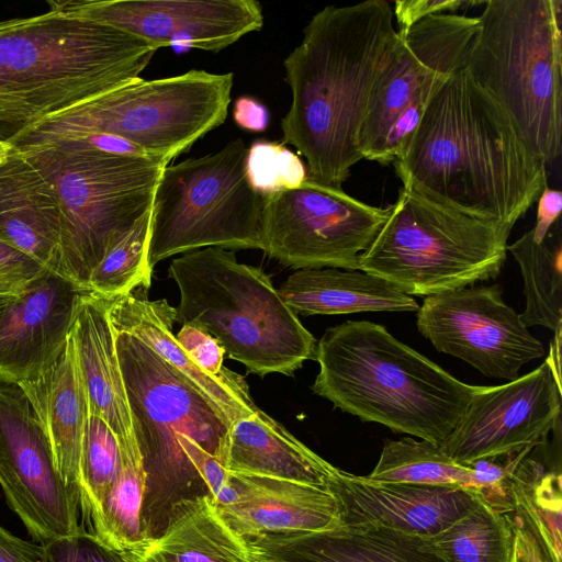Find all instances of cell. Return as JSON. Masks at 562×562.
<instances>
[{"label": "cell", "mask_w": 562, "mask_h": 562, "mask_svg": "<svg viewBox=\"0 0 562 562\" xmlns=\"http://www.w3.org/2000/svg\"><path fill=\"white\" fill-rule=\"evenodd\" d=\"M392 164L403 188L510 229L547 186L546 164L463 65L435 90Z\"/></svg>", "instance_id": "obj_1"}, {"label": "cell", "mask_w": 562, "mask_h": 562, "mask_svg": "<svg viewBox=\"0 0 562 562\" xmlns=\"http://www.w3.org/2000/svg\"><path fill=\"white\" fill-rule=\"evenodd\" d=\"M391 3L327 5L308 21L283 61L291 104L282 144L306 159L307 177L341 188L362 160L359 134L372 85L396 36Z\"/></svg>", "instance_id": "obj_2"}, {"label": "cell", "mask_w": 562, "mask_h": 562, "mask_svg": "<svg viewBox=\"0 0 562 562\" xmlns=\"http://www.w3.org/2000/svg\"><path fill=\"white\" fill-rule=\"evenodd\" d=\"M313 393L363 422L441 445L480 386L467 384L387 329L348 321L316 345Z\"/></svg>", "instance_id": "obj_3"}, {"label": "cell", "mask_w": 562, "mask_h": 562, "mask_svg": "<svg viewBox=\"0 0 562 562\" xmlns=\"http://www.w3.org/2000/svg\"><path fill=\"white\" fill-rule=\"evenodd\" d=\"M114 334L145 472L142 533L155 538L195 502L212 498L182 438L195 440L224 467L232 423L145 342L126 331Z\"/></svg>", "instance_id": "obj_4"}, {"label": "cell", "mask_w": 562, "mask_h": 562, "mask_svg": "<svg viewBox=\"0 0 562 562\" xmlns=\"http://www.w3.org/2000/svg\"><path fill=\"white\" fill-rule=\"evenodd\" d=\"M179 290L176 322L202 328L248 372L292 375L315 360L317 341L284 303L270 277L234 251L205 247L173 259Z\"/></svg>", "instance_id": "obj_5"}, {"label": "cell", "mask_w": 562, "mask_h": 562, "mask_svg": "<svg viewBox=\"0 0 562 562\" xmlns=\"http://www.w3.org/2000/svg\"><path fill=\"white\" fill-rule=\"evenodd\" d=\"M463 68L546 165L561 154L560 0H490Z\"/></svg>", "instance_id": "obj_6"}, {"label": "cell", "mask_w": 562, "mask_h": 562, "mask_svg": "<svg viewBox=\"0 0 562 562\" xmlns=\"http://www.w3.org/2000/svg\"><path fill=\"white\" fill-rule=\"evenodd\" d=\"M53 188L59 210L57 274L89 292L106 250L151 209L168 164L67 140L12 144Z\"/></svg>", "instance_id": "obj_7"}, {"label": "cell", "mask_w": 562, "mask_h": 562, "mask_svg": "<svg viewBox=\"0 0 562 562\" xmlns=\"http://www.w3.org/2000/svg\"><path fill=\"white\" fill-rule=\"evenodd\" d=\"M233 85V72L196 69L151 80L139 77L52 111L8 140L101 134L121 138L145 156L168 164L225 122Z\"/></svg>", "instance_id": "obj_8"}, {"label": "cell", "mask_w": 562, "mask_h": 562, "mask_svg": "<svg viewBox=\"0 0 562 562\" xmlns=\"http://www.w3.org/2000/svg\"><path fill=\"white\" fill-rule=\"evenodd\" d=\"M156 52L122 30L49 8L0 21V91L66 106L139 78Z\"/></svg>", "instance_id": "obj_9"}, {"label": "cell", "mask_w": 562, "mask_h": 562, "mask_svg": "<svg viewBox=\"0 0 562 562\" xmlns=\"http://www.w3.org/2000/svg\"><path fill=\"white\" fill-rule=\"evenodd\" d=\"M512 229L476 218L401 188L358 269L411 296H429L494 279Z\"/></svg>", "instance_id": "obj_10"}, {"label": "cell", "mask_w": 562, "mask_h": 562, "mask_svg": "<svg viewBox=\"0 0 562 562\" xmlns=\"http://www.w3.org/2000/svg\"><path fill=\"white\" fill-rule=\"evenodd\" d=\"M241 138L162 169L153 203L148 265L205 247L261 249L263 195L247 178Z\"/></svg>", "instance_id": "obj_11"}, {"label": "cell", "mask_w": 562, "mask_h": 562, "mask_svg": "<svg viewBox=\"0 0 562 562\" xmlns=\"http://www.w3.org/2000/svg\"><path fill=\"white\" fill-rule=\"evenodd\" d=\"M477 16L442 13L396 33L374 78L359 134L363 159L392 164L439 85L463 65Z\"/></svg>", "instance_id": "obj_12"}, {"label": "cell", "mask_w": 562, "mask_h": 562, "mask_svg": "<svg viewBox=\"0 0 562 562\" xmlns=\"http://www.w3.org/2000/svg\"><path fill=\"white\" fill-rule=\"evenodd\" d=\"M389 214L390 205L367 204L307 177L299 188L263 196L261 250L296 270H359Z\"/></svg>", "instance_id": "obj_13"}, {"label": "cell", "mask_w": 562, "mask_h": 562, "mask_svg": "<svg viewBox=\"0 0 562 562\" xmlns=\"http://www.w3.org/2000/svg\"><path fill=\"white\" fill-rule=\"evenodd\" d=\"M561 330L544 362L497 386H480L440 445L457 463L494 458L543 443L561 424Z\"/></svg>", "instance_id": "obj_14"}, {"label": "cell", "mask_w": 562, "mask_h": 562, "mask_svg": "<svg viewBox=\"0 0 562 562\" xmlns=\"http://www.w3.org/2000/svg\"><path fill=\"white\" fill-rule=\"evenodd\" d=\"M498 284L465 286L426 296L418 331L440 352L459 358L488 378L515 380L528 362L544 356Z\"/></svg>", "instance_id": "obj_15"}, {"label": "cell", "mask_w": 562, "mask_h": 562, "mask_svg": "<svg viewBox=\"0 0 562 562\" xmlns=\"http://www.w3.org/2000/svg\"><path fill=\"white\" fill-rule=\"evenodd\" d=\"M0 485L42 544L75 535L79 501L63 481L47 435L20 385L0 381Z\"/></svg>", "instance_id": "obj_16"}, {"label": "cell", "mask_w": 562, "mask_h": 562, "mask_svg": "<svg viewBox=\"0 0 562 562\" xmlns=\"http://www.w3.org/2000/svg\"><path fill=\"white\" fill-rule=\"evenodd\" d=\"M47 4L122 30L157 49L184 43L217 53L263 25L256 0H49Z\"/></svg>", "instance_id": "obj_17"}, {"label": "cell", "mask_w": 562, "mask_h": 562, "mask_svg": "<svg viewBox=\"0 0 562 562\" xmlns=\"http://www.w3.org/2000/svg\"><path fill=\"white\" fill-rule=\"evenodd\" d=\"M335 496L341 526L379 527L432 538L481 502L458 486L370 480L336 469L327 486Z\"/></svg>", "instance_id": "obj_18"}, {"label": "cell", "mask_w": 562, "mask_h": 562, "mask_svg": "<svg viewBox=\"0 0 562 562\" xmlns=\"http://www.w3.org/2000/svg\"><path fill=\"white\" fill-rule=\"evenodd\" d=\"M82 292L48 269L29 281L0 322V381H33L56 362Z\"/></svg>", "instance_id": "obj_19"}, {"label": "cell", "mask_w": 562, "mask_h": 562, "mask_svg": "<svg viewBox=\"0 0 562 562\" xmlns=\"http://www.w3.org/2000/svg\"><path fill=\"white\" fill-rule=\"evenodd\" d=\"M228 483L234 498L215 507L245 541L341 526L337 501L327 487L234 472H228Z\"/></svg>", "instance_id": "obj_20"}, {"label": "cell", "mask_w": 562, "mask_h": 562, "mask_svg": "<svg viewBox=\"0 0 562 562\" xmlns=\"http://www.w3.org/2000/svg\"><path fill=\"white\" fill-rule=\"evenodd\" d=\"M147 290L138 288L110 299L109 317L113 329L130 333L145 342L232 424L252 415L259 407L245 379L229 369L221 375L201 369L173 334L175 307L166 299L149 300Z\"/></svg>", "instance_id": "obj_21"}, {"label": "cell", "mask_w": 562, "mask_h": 562, "mask_svg": "<svg viewBox=\"0 0 562 562\" xmlns=\"http://www.w3.org/2000/svg\"><path fill=\"white\" fill-rule=\"evenodd\" d=\"M110 299L93 292L79 295L70 336L86 387L89 413L101 417L121 450L138 449L109 317Z\"/></svg>", "instance_id": "obj_22"}, {"label": "cell", "mask_w": 562, "mask_h": 562, "mask_svg": "<svg viewBox=\"0 0 562 562\" xmlns=\"http://www.w3.org/2000/svg\"><path fill=\"white\" fill-rule=\"evenodd\" d=\"M249 549L282 562H443L430 538L379 527L268 536Z\"/></svg>", "instance_id": "obj_23"}, {"label": "cell", "mask_w": 562, "mask_h": 562, "mask_svg": "<svg viewBox=\"0 0 562 562\" xmlns=\"http://www.w3.org/2000/svg\"><path fill=\"white\" fill-rule=\"evenodd\" d=\"M59 237V210L53 188L11 146L0 165V241L57 273Z\"/></svg>", "instance_id": "obj_24"}, {"label": "cell", "mask_w": 562, "mask_h": 562, "mask_svg": "<svg viewBox=\"0 0 562 562\" xmlns=\"http://www.w3.org/2000/svg\"><path fill=\"white\" fill-rule=\"evenodd\" d=\"M18 385L47 435L63 481L79 501V464L89 401L71 336L47 371Z\"/></svg>", "instance_id": "obj_25"}, {"label": "cell", "mask_w": 562, "mask_h": 562, "mask_svg": "<svg viewBox=\"0 0 562 562\" xmlns=\"http://www.w3.org/2000/svg\"><path fill=\"white\" fill-rule=\"evenodd\" d=\"M224 468L323 487L337 469L260 408L232 424Z\"/></svg>", "instance_id": "obj_26"}, {"label": "cell", "mask_w": 562, "mask_h": 562, "mask_svg": "<svg viewBox=\"0 0 562 562\" xmlns=\"http://www.w3.org/2000/svg\"><path fill=\"white\" fill-rule=\"evenodd\" d=\"M297 315L417 312L416 300L384 279L361 270L299 269L278 289Z\"/></svg>", "instance_id": "obj_27"}, {"label": "cell", "mask_w": 562, "mask_h": 562, "mask_svg": "<svg viewBox=\"0 0 562 562\" xmlns=\"http://www.w3.org/2000/svg\"><path fill=\"white\" fill-rule=\"evenodd\" d=\"M123 553L130 562H251L247 542L224 522L210 497L191 505L160 536Z\"/></svg>", "instance_id": "obj_28"}, {"label": "cell", "mask_w": 562, "mask_h": 562, "mask_svg": "<svg viewBox=\"0 0 562 562\" xmlns=\"http://www.w3.org/2000/svg\"><path fill=\"white\" fill-rule=\"evenodd\" d=\"M520 267L526 307L520 317L527 327L543 326L553 333L562 321V240L558 220L542 239L531 231L507 246Z\"/></svg>", "instance_id": "obj_29"}, {"label": "cell", "mask_w": 562, "mask_h": 562, "mask_svg": "<svg viewBox=\"0 0 562 562\" xmlns=\"http://www.w3.org/2000/svg\"><path fill=\"white\" fill-rule=\"evenodd\" d=\"M472 475L470 465L453 461L440 445L404 437L385 440L376 465L366 476L383 482L458 486L475 493Z\"/></svg>", "instance_id": "obj_30"}, {"label": "cell", "mask_w": 562, "mask_h": 562, "mask_svg": "<svg viewBox=\"0 0 562 562\" xmlns=\"http://www.w3.org/2000/svg\"><path fill=\"white\" fill-rule=\"evenodd\" d=\"M430 541L443 562H513L510 518L482 501Z\"/></svg>", "instance_id": "obj_31"}, {"label": "cell", "mask_w": 562, "mask_h": 562, "mask_svg": "<svg viewBox=\"0 0 562 562\" xmlns=\"http://www.w3.org/2000/svg\"><path fill=\"white\" fill-rule=\"evenodd\" d=\"M530 452L521 459L512 476L514 510L521 513L533 525L561 562V475L529 457Z\"/></svg>", "instance_id": "obj_32"}, {"label": "cell", "mask_w": 562, "mask_h": 562, "mask_svg": "<svg viewBox=\"0 0 562 562\" xmlns=\"http://www.w3.org/2000/svg\"><path fill=\"white\" fill-rule=\"evenodd\" d=\"M150 221L151 209L106 250L90 276L89 292L114 299L138 288H149Z\"/></svg>", "instance_id": "obj_33"}, {"label": "cell", "mask_w": 562, "mask_h": 562, "mask_svg": "<svg viewBox=\"0 0 562 562\" xmlns=\"http://www.w3.org/2000/svg\"><path fill=\"white\" fill-rule=\"evenodd\" d=\"M121 463L116 436L101 417L89 413L79 464V504L89 521L112 488Z\"/></svg>", "instance_id": "obj_34"}, {"label": "cell", "mask_w": 562, "mask_h": 562, "mask_svg": "<svg viewBox=\"0 0 562 562\" xmlns=\"http://www.w3.org/2000/svg\"><path fill=\"white\" fill-rule=\"evenodd\" d=\"M246 173L261 195L299 188L307 179L302 159L282 143L255 140L247 150Z\"/></svg>", "instance_id": "obj_35"}, {"label": "cell", "mask_w": 562, "mask_h": 562, "mask_svg": "<svg viewBox=\"0 0 562 562\" xmlns=\"http://www.w3.org/2000/svg\"><path fill=\"white\" fill-rule=\"evenodd\" d=\"M43 546L48 562H130L123 552L108 547L83 529Z\"/></svg>", "instance_id": "obj_36"}, {"label": "cell", "mask_w": 562, "mask_h": 562, "mask_svg": "<svg viewBox=\"0 0 562 562\" xmlns=\"http://www.w3.org/2000/svg\"><path fill=\"white\" fill-rule=\"evenodd\" d=\"M64 108L32 93L0 91V136L9 139L43 115Z\"/></svg>", "instance_id": "obj_37"}, {"label": "cell", "mask_w": 562, "mask_h": 562, "mask_svg": "<svg viewBox=\"0 0 562 562\" xmlns=\"http://www.w3.org/2000/svg\"><path fill=\"white\" fill-rule=\"evenodd\" d=\"M176 338L204 371L214 375H221L226 371L227 368L223 367L225 351L207 331L190 324H183Z\"/></svg>", "instance_id": "obj_38"}, {"label": "cell", "mask_w": 562, "mask_h": 562, "mask_svg": "<svg viewBox=\"0 0 562 562\" xmlns=\"http://www.w3.org/2000/svg\"><path fill=\"white\" fill-rule=\"evenodd\" d=\"M514 532L513 562H559L533 525L519 512L508 514Z\"/></svg>", "instance_id": "obj_39"}, {"label": "cell", "mask_w": 562, "mask_h": 562, "mask_svg": "<svg viewBox=\"0 0 562 562\" xmlns=\"http://www.w3.org/2000/svg\"><path fill=\"white\" fill-rule=\"evenodd\" d=\"M469 1L461 0H396L393 15L398 26L397 32L404 33L420 20L442 13H454Z\"/></svg>", "instance_id": "obj_40"}, {"label": "cell", "mask_w": 562, "mask_h": 562, "mask_svg": "<svg viewBox=\"0 0 562 562\" xmlns=\"http://www.w3.org/2000/svg\"><path fill=\"white\" fill-rule=\"evenodd\" d=\"M0 562H48L44 546L23 540L0 525Z\"/></svg>", "instance_id": "obj_41"}, {"label": "cell", "mask_w": 562, "mask_h": 562, "mask_svg": "<svg viewBox=\"0 0 562 562\" xmlns=\"http://www.w3.org/2000/svg\"><path fill=\"white\" fill-rule=\"evenodd\" d=\"M233 119L240 128L260 133L268 127L269 111L256 99L243 95L236 99L234 103Z\"/></svg>", "instance_id": "obj_42"}, {"label": "cell", "mask_w": 562, "mask_h": 562, "mask_svg": "<svg viewBox=\"0 0 562 562\" xmlns=\"http://www.w3.org/2000/svg\"><path fill=\"white\" fill-rule=\"evenodd\" d=\"M562 209V193L551 189L548 184L538 198L537 217L535 226L530 229L537 239H542L554 223L560 220Z\"/></svg>", "instance_id": "obj_43"}, {"label": "cell", "mask_w": 562, "mask_h": 562, "mask_svg": "<svg viewBox=\"0 0 562 562\" xmlns=\"http://www.w3.org/2000/svg\"><path fill=\"white\" fill-rule=\"evenodd\" d=\"M46 268L20 250L0 241V273L33 279Z\"/></svg>", "instance_id": "obj_44"}, {"label": "cell", "mask_w": 562, "mask_h": 562, "mask_svg": "<svg viewBox=\"0 0 562 562\" xmlns=\"http://www.w3.org/2000/svg\"><path fill=\"white\" fill-rule=\"evenodd\" d=\"M32 279L21 277L1 274L0 273V294H20Z\"/></svg>", "instance_id": "obj_45"}, {"label": "cell", "mask_w": 562, "mask_h": 562, "mask_svg": "<svg viewBox=\"0 0 562 562\" xmlns=\"http://www.w3.org/2000/svg\"><path fill=\"white\" fill-rule=\"evenodd\" d=\"M11 143L0 136V165L8 157L10 149H11Z\"/></svg>", "instance_id": "obj_46"}, {"label": "cell", "mask_w": 562, "mask_h": 562, "mask_svg": "<svg viewBox=\"0 0 562 562\" xmlns=\"http://www.w3.org/2000/svg\"><path fill=\"white\" fill-rule=\"evenodd\" d=\"M16 295L11 294H0V322L2 316L9 306V304L15 299Z\"/></svg>", "instance_id": "obj_47"}, {"label": "cell", "mask_w": 562, "mask_h": 562, "mask_svg": "<svg viewBox=\"0 0 562 562\" xmlns=\"http://www.w3.org/2000/svg\"><path fill=\"white\" fill-rule=\"evenodd\" d=\"M251 551V550H250ZM251 562H282L269 555L251 551Z\"/></svg>", "instance_id": "obj_48"}]
</instances>
